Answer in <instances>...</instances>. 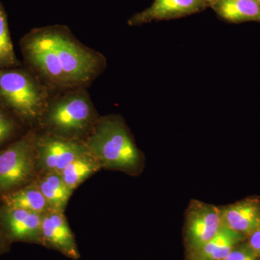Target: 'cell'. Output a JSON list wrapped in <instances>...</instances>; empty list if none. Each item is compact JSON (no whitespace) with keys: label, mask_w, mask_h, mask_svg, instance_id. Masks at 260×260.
Returning a JSON list of instances; mask_svg holds the SVG:
<instances>
[{"label":"cell","mask_w":260,"mask_h":260,"mask_svg":"<svg viewBox=\"0 0 260 260\" xmlns=\"http://www.w3.org/2000/svg\"><path fill=\"white\" fill-rule=\"evenodd\" d=\"M83 140L102 169L119 171L131 176L143 172L144 155L135 144L121 116L99 118L86 139Z\"/></svg>","instance_id":"cell-1"},{"label":"cell","mask_w":260,"mask_h":260,"mask_svg":"<svg viewBox=\"0 0 260 260\" xmlns=\"http://www.w3.org/2000/svg\"><path fill=\"white\" fill-rule=\"evenodd\" d=\"M97 120L88 93L78 89L49 101L39 121L48 134L81 140L90 133Z\"/></svg>","instance_id":"cell-2"},{"label":"cell","mask_w":260,"mask_h":260,"mask_svg":"<svg viewBox=\"0 0 260 260\" xmlns=\"http://www.w3.org/2000/svg\"><path fill=\"white\" fill-rule=\"evenodd\" d=\"M48 102L45 87L28 70H0V104L23 124L39 121Z\"/></svg>","instance_id":"cell-3"},{"label":"cell","mask_w":260,"mask_h":260,"mask_svg":"<svg viewBox=\"0 0 260 260\" xmlns=\"http://www.w3.org/2000/svg\"><path fill=\"white\" fill-rule=\"evenodd\" d=\"M49 28L58 60L70 87L82 86L95 79L105 67L104 56L80 44L64 25Z\"/></svg>","instance_id":"cell-4"},{"label":"cell","mask_w":260,"mask_h":260,"mask_svg":"<svg viewBox=\"0 0 260 260\" xmlns=\"http://www.w3.org/2000/svg\"><path fill=\"white\" fill-rule=\"evenodd\" d=\"M30 129L0 150V198L28 185L38 175L36 140Z\"/></svg>","instance_id":"cell-5"},{"label":"cell","mask_w":260,"mask_h":260,"mask_svg":"<svg viewBox=\"0 0 260 260\" xmlns=\"http://www.w3.org/2000/svg\"><path fill=\"white\" fill-rule=\"evenodd\" d=\"M27 64L49 85L57 88H71L59 60L49 26L36 28L20 42Z\"/></svg>","instance_id":"cell-6"},{"label":"cell","mask_w":260,"mask_h":260,"mask_svg":"<svg viewBox=\"0 0 260 260\" xmlns=\"http://www.w3.org/2000/svg\"><path fill=\"white\" fill-rule=\"evenodd\" d=\"M223 226L220 207L198 200H191L184 219L186 254L198 250L215 237Z\"/></svg>","instance_id":"cell-7"},{"label":"cell","mask_w":260,"mask_h":260,"mask_svg":"<svg viewBox=\"0 0 260 260\" xmlns=\"http://www.w3.org/2000/svg\"><path fill=\"white\" fill-rule=\"evenodd\" d=\"M89 151L83 140L69 139L48 133L37 134L36 156L38 174L60 173L78 157Z\"/></svg>","instance_id":"cell-8"},{"label":"cell","mask_w":260,"mask_h":260,"mask_svg":"<svg viewBox=\"0 0 260 260\" xmlns=\"http://www.w3.org/2000/svg\"><path fill=\"white\" fill-rule=\"evenodd\" d=\"M44 214L0 204V222L10 243H40Z\"/></svg>","instance_id":"cell-9"},{"label":"cell","mask_w":260,"mask_h":260,"mask_svg":"<svg viewBox=\"0 0 260 260\" xmlns=\"http://www.w3.org/2000/svg\"><path fill=\"white\" fill-rule=\"evenodd\" d=\"M207 0H153L149 8L136 13L128 20L130 26L152 22L176 20L205 11Z\"/></svg>","instance_id":"cell-10"},{"label":"cell","mask_w":260,"mask_h":260,"mask_svg":"<svg viewBox=\"0 0 260 260\" xmlns=\"http://www.w3.org/2000/svg\"><path fill=\"white\" fill-rule=\"evenodd\" d=\"M42 240V244L54 248L69 257H79L74 235L64 212L49 210L43 215Z\"/></svg>","instance_id":"cell-11"},{"label":"cell","mask_w":260,"mask_h":260,"mask_svg":"<svg viewBox=\"0 0 260 260\" xmlns=\"http://www.w3.org/2000/svg\"><path fill=\"white\" fill-rule=\"evenodd\" d=\"M224 226L247 238L260 228V198L250 197L220 207Z\"/></svg>","instance_id":"cell-12"},{"label":"cell","mask_w":260,"mask_h":260,"mask_svg":"<svg viewBox=\"0 0 260 260\" xmlns=\"http://www.w3.org/2000/svg\"><path fill=\"white\" fill-rule=\"evenodd\" d=\"M208 8L232 23H260V5L256 0H207Z\"/></svg>","instance_id":"cell-13"},{"label":"cell","mask_w":260,"mask_h":260,"mask_svg":"<svg viewBox=\"0 0 260 260\" xmlns=\"http://www.w3.org/2000/svg\"><path fill=\"white\" fill-rule=\"evenodd\" d=\"M246 237L223 226L211 240L198 250L186 254V260H224Z\"/></svg>","instance_id":"cell-14"},{"label":"cell","mask_w":260,"mask_h":260,"mask_svg":"<svg viewBox=\"0 0 260 260\" xmlns=\"http://www.w3.org/2000/svg\"><path fill=\"white\" fill-rule=\"evenodd\" d=\"M47 200L51 210L64 212L73 191L65 184L59 173H43L34 181Z\"/></svg>","instance_id":"cell-15"},{"label":"cell","mask_w":260,"mask_h":260,"mask_svg":"<svg viewBox=\"0 0 260 260\" xmlns=\"http://www.w3.org/2000/svg\"><path fill=\"white\" fill-rule=\"evenodd\" d=\"M0 204L39 214L51 210L47 200L35 183H30L0 198Z\"/></svg>","instance_id":"cell-16"},{"label":"cell","mask_w":260,"mask_h":260,"mask_svg":"<svg viewBox=\"0 0 260 260\" xmlns=\"http://www.w3.org/2000/svg\"><path fill=\"white\" fill-rule=\"evenodd\" d=\"M102 169L99 160L88 151L70 162L60 175L67 186L74 191L82 183Z\"/></svg>","instance_id":"cell-17"},{"label":"cell","mask_w":260,"mask_h":260,"mask_svg":"<svg viewBox=\"0 0 260 260\" xmlns=\"http://www.w3.org/2000/svg\"><path fill=\"white\" fill-rule=\"evenodd\" d=\"M21 66V62L15 55L8 27V16L0 0V70Z\"/></svg>","instance_id":"cell-18"},{"label":"cell","mask_w":260,"mask_h":260,"mask_svg":"<svg viewBox=\"0 0 260 260\" xmlns=\"http://www.w3.org/2000/svg\"><path fill=\"white\" fill-rule=\"evenodd\" d=\"M22 124L13 113L0 104V150L20 138Z\"/></svg>","instance_id":"cell-19"},{"label":"cell","mask_w":260,"mask_h":260,"mask_svg":"<svg viewBox=\"0 0 260 260\" xmlns=\"http://www.w3.org/2000/svg\"><path fill=\"white\" fill-rule=\"evenodd\" d=\"M258 256L246 242L236 246L224 260H258Z\"/></svg>","instance_id":"cell-20"},{"label":"cell","mask_w":260,"mask_h":260,"mask_svg":"<svg viewBox=\"0 0 260 260\" xmlns=\"http://www.w3.org/2000/svg\"><path fill=\"white\" fill-rule=\"evenodd\" d=\"M246 239V244L260 258V228L251 234Z\"/></svg>","instance_id":"cell-21"},{"label":"cell","mask_w":260,"mask_h":260,"mask_svg":"<svg viewBox=\"0 0 260 260\" xmlns=\"http://www.w3.org/2000/svg\"><path fill=\"white\" fill-rule=\"evenodd\" d=\"M10 244L11 243L8 240L0 222V254H5L9 251Z\"/></svg>","instance_id":"cell-22"},{"label":"cell","mask_w":260,"mask_h":260,"mask_svg":"<svg viewBox=\"0 0 260 260\" xmlns=\"http://www.w3.org/2000/svg\"><path fill=\"white\" fill-rule=\"evenodd\" d=\"M256 2L260 5V0H256Z\"/></svg>","instance_id":"cell-23"}]
</instances>
